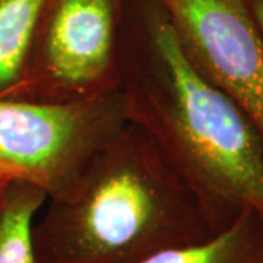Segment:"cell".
<instances>
[{
  "label": "cell",
  "instance_id": "1",
  "mask_svg": "<svg viewBox=\"0 0 263 263\" xmlns=\"http://www.w3.org/2000/svg\"><path fill=\"white\" fill-rule=\"evenodd\" d=\"M129 117L196 195L216 233L245 209L263 218V141L228 97L203 79L180 44L165 8L141 44L117 50Z\"/></svg>",
  "mask_w": 263,
  "mask_h": 263
},
{
  "label": "cell",
  "instance_id": "2",
  "mask_svg": "<svg viewBox=\"0 0 263 263\" xmlns=\"http://www.w3.org/2000/svg\"><path fill=\"white\" fill-rule=\"evenodd\" d=\"M34 226L38 263H143L216 234L196 195L136 123H127Z\"/></svg>",
  "mask_w": 263,
  "mask_h": 263
},
{
  "label": "cell",
  "instance_id": "3",
  "mask_svg": "<svg viewBox=\"0 0 263 263\" xmlns=\"http://www.w3.org/2000/svg\"><path fill=\"white\" fill-rule=\"evenodd\" d=\"M129 122L122 86L63 103L0 98V177L53 196Z\"/></svg>",
  "mask_w": 263,
  "mask_h": 263
},
{
  "label": "cell",
  "instance_id": "4",
  "mask_svg": "<svg viewBox=\"0 0 263 263\" xmlns=\"http://www.w3.org/2000/svg\"><path fill=\"white\" fill-rule=\"evenodd\" d=\"M117 0H47L6 98L63 103L120 86Z\"/></svg>",
  "mask_w": 263,
  "mask_h": 263
},
{
  "label": "cell",
  "instance_id": "5",
  "mask_svg": "<svg viewBox=\"0 0 263 263\" xmlns=\"http://www.w3.org/2000/svg\"><path fill=\"white\" fill-rule=\"evenodd\" d=\"M190 63L249 117L263 141V35L247 0L162 5Z\"/></svg>",
  "mask_w": 263,
  "mask_h": 263
},
{
  "label": "cell",
  "instance_id": "6",
  "mask_svg": "<svg viewBox=\"0 0 263 263\" xmlns=\"http://www.w3.org/2000/svg\"><path fill=\"white\" fill-rule=\"evenodd\" d=\"M143 263H263V218L247 208L205 241L164 250Z\"/></svg>",
  "mask_w": 263,
  "mask_h": 263
},
{
  "label": "cell",
  "instance_id": "7",
  "mask_svg": "<svg viewBox=\"0 0 263 263\" xmlns=\"http://www.w3.org/2000/svg\"><path fill=\"white\" fill-rule=\"evenodd\" d=\"M47 195L32 184L9 180L0 193V263H38L34 218Z\"/></svg>",
  "mask_w": 263,
  "mask_h": 263
},
{
  "label": "cell",
  "instance_id": "8",
  "mask_svg": "<svg viewBox=\"0 0 263 263\" xmlns=\"http://www.w3.org/2000/svg\"><path fill=\"white\" fill-rule=\"evenodd\" d=\"M46 3L0 0V98H6L18 85Z\"/></svg>",
  "mask_w": 263,
  "mask_h": 263
},
{
  "label": "cell",
  "instance_id": "9",
  "mask_svg": "<svg viewBox=\"0 0 263 263\" xmlns=\"http://www.w3.org/2000/svg\"><path fill=\"white\" fill-rule=\"evenodd\" d=\"M250 5V9L253 12V16L262 31L263 35V0H247Z\"/></svg>",
  "mask_w": 263,
  "mask_h": 263
},
{
  "label": "cell",
  "instance_id": "10",
  "mask_svg": "<svg viewBox=\"0 0 263 263\" xmlns=\"http://www.w3.org/2000/svg\"><path fill=\"white\" fill-rule=\"evenodd\" d=\"M8 183V180H3L2 177H0V192H2V189L5 187V184Z\"/></svg>",
  "mask_w": 263,
  "mask_h": 263
},
{
  "label": "cell",
  "instance_id": "11",
  "mask_svg": "<svg viewBox=\"0 0 263 263\" xmlns=\"http://www.w3.org/2000/svg\"><path fill=\"white\" fill-rule=\"evenodd\" d=\"M152 2H157V3H161V5H165L167 0H152Z\"/></svg>",
  "mask_w": 263,
  "mask_h": 263
},
{
  "label": "cell",
  "instance_id": "12",
  "mask_svg": "<svg viewBox=\"0 0 263 263\" xmlns=\"http://www.w3.org/2000/svg\"><path fill=\"white\" fill-rule=\"evenodd\" d=\"M2 190H3V189H2ZM0 193H2V192H0Z\"/></svg>",
  "mask_w": 263,
  "mask_h": 263
}]
</instances>
